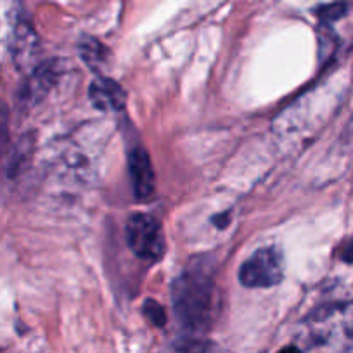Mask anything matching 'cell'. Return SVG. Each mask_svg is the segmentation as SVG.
Listing matches in <instances>:
<instances>
[{
  "mask_svg": "<svg viewBox=\"0 0 353 353\" xmlns=\"http://www.w3.org/2000/svg\"><path fill=\"white\" fill-rule=\"evenodd\" d=\"M343 261H348V263H353V239H350L345 246L341 248V253H339Z\"/></svg>",
  "mask_w": 353,
  "mask_h": 353,
  "instance_id": "cell-11",
  "label": "cell"
},
{
  "mask_svg": "<svg viewBox=\"0 0 353 353\" xmlns=\"http://www.w3.org/2000/svg\"><path fill=\"white\" fill-rule=\"evenodd\" d=\"M279 353H301V350L298 346H286V348L281 350Z\"/></svg>",
  "mask_w": 353,
  "mask_h": 353,
  "instance_id": "cell-12",
  "label": "cell"
},
{
  "mask_svg": "<svg viewBox=\"0 0 353 353\" xmlns=\"http://www.w3.org/2000/svg\"><path fill=\"white\" fill-rule=\"evenodd\" d=\"M310 348L319 353H345L353 348V303L322 307L307 321Z\"/></svg>",
  "mask_w": 353,
  "mask_h": 353,
  "instance_id": "cell-2",
  "label": "cell"
},
{
  "mask_svg": "<svg viewBox=\"0 0 353 353\" xmlns=\"http://www.w3.org/2000/svg\"><path fill=\"white\" fill-rule=\"evenodd\" d=\"M172 301L182 327L205 331L219 312V288L205 269L189 267L173 283Z\"/></svg>",
  "mask_w": 353,
  "mask_h": 353,
  "instance_id": "cell-1",
  "label": "cell"
},
{
  "mask_svg": "<svg viewBox=\"0 0 353 353\" xmlns=\"http://www.w3.org/2000/svg\"><path fill=\"white\" fill-rule=\"evenodd\" d=\"M128 172H130L132 185L137 198L145 199L154 191V170L151 158L142 148L134 149L128 156Z\"/></svg>",
  "mask_w": 353,
  "mask_h": 353,
  "instance_id": "cell-5",
  "label": "cell"
},
{
  "mask_svg": "<svg viewBox=\"0 0 353 353\" xmlns=\"http://www.w3.org/2000/svg\"><path fill=\"white\" fill-rule=\"evenodd\" d=\"M283 254L277 248L254 251L239 269V281L246 288H272L283 281Z\"/></svg>",
  "mask_w": 353,
  "mask_h": 353,
  "instance_id": "cell-4",
  "label": "cell"
},
{
  "mask_svg": "<svg viewBox=\"0 0 353 353\" xmlns=\"http://www.w3.org/2000/svg\"><path fill=\"white\" fill-rule=\"evenodd\" d=\"M37 39L33 35L32 28L25 23H19V26L14 32V46H12V54H14L16 63L26 64L33 57Z\"/></svg>",
  "mask_w": 353,
  "mask_h": 353,
  "instance_id": "cell-7",
  "label": "cell"
},
{
  "mask_svg": "<svg viewBox=\"0 0 353 353\" xmlns=\"http://www.w3.org/2000/svg\"><path fill=\"white\" fill-rule=\"evenodd\" d=\"M144 314L154 325H165L166 315L161 305L154 300H148L144 303Z\"/></svg>",
  "mask_w": 353,
  "mask_h": 353,
  "instance_id": "cell-10",
  "label": "cell"
},
{
  "mask_svg": "<svg viewBox=\"0 0 353 353\" xmlns=\"http://www.w3.org/2000/svg\"><path fill=\"white\" fill-rule=\"evenodd\" d=\"M80 50H81V56H83V59L87 61L88 64H92V68L96 66V64H99L101 61L106 57V52H108V50L104 49V47L101 46L97 40H92V39L81 42Z\"/></svg>",
  "mask_w": 353,
  "mask_h": 353,
  "instance_id": "cell-8",
  "label": "cell"
},
{
  "mask_svg": "<svg viewBox=\"0 0 353 353\" xmlns=\"http://www.w3.org/2000/svg\"><path fill=\"white\" fill-rule=\"evenodd\" d=\"M125 237L130 250L142 260L156 261L165 253L161 225L154 216L148 213H135L128 219Z\"/></svg>",
  "mask_w": 353,
  "mask_h": 353,
  "instance_id": "cell-3",
  "label": "cell"
},
{
  "mask_svg": "<svg viewBox=\"0 0 353 353\" xmlns=\"http://www.w3.org/2000/svg\"><path fill=\"white\" fill-rule=\"evenodd\" d=\"M176 353H219L212 341L205 339H185L176 346Z\"/></svg>",
  "mask_w": 353,
  "mask_h": 353,
  "instance_id": "cell-9",
  "label": "cell"
},
{
  "mask_svg": "<svg viewBox=\"0 0 353 353\" xmlns=\"http://www.w3.org/2000/svg\"><path fill=\"white\" fill-rule=\"evenodd\" d=\"M90 103L101 111H121L127 103V94L114 80L97 78L88 88Z\"/></svg>",
  "mask_w": 353,
  "mask_h": 353,
  "instance_id": "cell-6",
  "label": "cell"
}]
</instances>
